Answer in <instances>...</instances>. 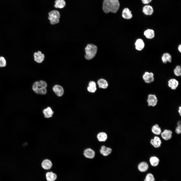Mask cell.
Listing matches in <instances>:
<instances>
[{
    "label": "cell",
    "instance_id": "cell-1",
    "mask_svg": "<svg viewBox=\"0 0 181 181\" xmlns=\"http://www.w3.org/2000/svg\"><path fill=\"white\" fill-rule=\"evenodd\" d=\"M120 6L118 0H104L103 4V11L106 13L111 12L116 13Z\"/></svg>",
    "mask_w": 181,
    "mask_h": 181
},
{
    "label": "cell",
    "instance_id": "cell-10",
    "mask_svg": "<svg viewBox=\"0 0 181 181\" xmlns=\"http://www.w3.org/2000/svg\"><path fill=\"white\" fill-rule=\"evenodd\" d=\"M33 55L34 61L38 63L42 62L44 58V55L40 51L34 53Z\"/></svg>",
    "mask_w": 181,
    "mask_h": 181
},
{
    "label": "cell",
    "instance_id": "cell-25",
    "mask_svg": "<svg viewBox=\"0 0 181 181\" xmlns=\"http://www.w3.org/2000/svg\"><path fill=\"white\" fill-rule=\"evenodd\" d=\"M54 6L56 8H62L66 5V3L64 0H56Z\"/></svg>",
    "mask_w": 181,
    "mask_h": 181
},
{
    "label": "cell",
    "instance_id": "cell-33",
    "mask_svg": "<svg viewBox=\"0 0 181 181\" xmlns=\"http://www.w3.org/2000/svg\"><path fill=\"white\" fill-rule=\"evenodd\" d=\"M152 0H141L142 3L145 5H147L151 3Z\"/></svg>",
    "mask_w": 181,
    "mask_h": 181
},
{
    "label": "cell",
    "instance_id": "cell-14",
    "mask_svg": "<svg viewBox=\"0 0 181 181\" xmlns=\"http://www.w3.org/2000/svg\"><path fill=\"white\" fill-rule=\"evenodd\" d=\"M161 59L162 62L164 64H166L167 62L171 63L172 61L171 56L168 53H164L161 57Z\"/></svg>",
    "mask_w": 181,
    "mask_h": 181
},
{
    "label": "cell",
    "instance_id": "cell-24",
    "mask_svg": "<svg viewBox=\"0 0 181 181\" xmlns=\"http://www.w3.org/2000/svg\"><path fill=\"white\" fill-rule=\"evenodd\" d=\"M97 83L100 88H106L108 86L107 81L103 79H100L99 80Z\"/></svg>",
    "mask_w": 181,
    "mask_h": 181
},
{
    "label": "cell",
    "instance_id": "cell-29",
    "mask_svg": "<svg viewBox=\"0 0 181 181\" xmlns=\"http://www.w3.org/2000/svg\"><path fill=\"white\" fill-rule=\"evenodd\" d=\"M7 60L6 58L3 56H0V67H4L7 65Z\"/></svg>",
    "mask_w": 181,
    "mask_h": 181
},
{
    "label": "cell",
    "instance_id": "cell-9",
    "mask_svg": "<svg viewBox=\"0 0 181 181\" xmlns=\"http://www.w3.org/2000/svg\"><path fill=\"white\" fill-rule=\"evenodd\" d=\"M122 15L123 18L126 19H130L133 17L131 12L128 8H124L122 11Z\"/></svg>",
    "mask_w": 181,
    "mask_h": 181
},
{
    "label": "cell",
    "instance_id": "cell-32",
    "mask_svg": "<svg viewBox=\"0 0 181 181\" xmlns=\"http://www.w3.org/2000/svg\"><path fill=\"white\" fill-rule=\"evenodd\" d=\"M178 126L176 128L175 131L176 133L178 134H179L181 132V121H179L177 122Z\"/></svg>",
    "mask_w": 181,
    "mask_h": 181
},
{
    "label": "cell",
    "instance_id": "cell-6",
    "mask_svg": "<svg viewBox=\"0 0 181 181\" xmlns=\"http://www.w3.org/2000/svg\"><path fill=\"white\" fill-rule=\"evenodd\" d=\"M157 97L155 95L149 94L148 95L147 102L149 106H155L157 104Z\"/></svg>",
    "mask_w": 181,
    "mask_h": 181
},
{
    "label": "cell",
    "instance_id": "cell-30",
    "mask_svg": "<svg viewBox=\"0 0 181 181\" xmlns=\"http://www.w3.org/2000/svg\"><path fill=\"white\" fill-rule=\"evenodd\" d=\"M174 74L176 76H179L181 75V68L180 65H177L173 70Z\"/></svg>",
    "mask_w": 181,
    "mask_h": 181
},
{
    "label": "cell",
    "instance_id": "cell-3",
    "mask_svg": "<svg viewBox=\"0 0 181 181\" xmlns=\"http://www.w3.org/2000/svg\"><path fill=\"white\" fill-rule=\"evenodd\" d=\"M85 58L87 60L92 59L95 56L97 52V47L93 44H88L85 48Z\"/></svg>",
    "mask_w": 181,
    "mask_h": 181
},
{
    "label": "cell",
    "instance_id": "cell-20",
    "mask_svg": "<svg viewBox=\"0 0 181 181\" xmlns=\"http://www.w3.org/2000/svg\"><path fill=\"white\" fill-rule=\"evenodd\" d=\"M112 151V149L106 147L105 146H102L100 150V153L104 156H106L110 154Z\"/></svg>",
    "mask_w": 181,
    "mask_h": 181
},
{
    "label": "cell",
    "instance_id": "cell-15",
    "mask_svg": "<svg viewBox=\"0 0 181 181\" xmlns=\"http://www.w3.org/2000/svg\"><path fill=\"white\" fill-rule=\"evenodd\" d=\"M178 84V81L174 78L170 79L168 81V85L169 87L173 90L176 89Z\"/></svg>",
    "mask_w": 181,
    "mask_h": 181
},
{
    "label": "cell",
    "instance_id": "cell-28",
    "mask_svg": "<svg viewBox=\"0 0 181 181\" xmlns=\"http://www.w3.org/2000/svg\"><path fill=\"white\" fill-rule=\"evenodd\" d=\"M152 131L154 134L157 135L160 134L161 133V128L157 124H156L152 126Z\"/></svg>",
    "mask_w": 181,
    "mask_h": 181
},
{
    "label": "cell",
    "instance_id": "cell-2",
    "mask_svg": "<svg viewBox=\"0 0 181 181\" xmlns=\"http://www.w3.org/2000/svg\"><path fill=\"white\" fill-rule=\"evenodd\" d=\"M47 83L43 80L35 82L32 86L33 90L36 93L41 95L46 94L47 93Z\"/></svg>",
    "mask_w": 181,
    "mask_h": 181
},
{
    "label": "cell",
    "instance_id": "cell-4",
    "mask_svg": "<svg viewBox=\"0 0 181 181\" xmlns=\"http://www.w3.org/2000/svg\"><path fill=\"white\" fill-rule=\"evenodd\" d=\"M48 15V18L51 24H55L59 22L60 15L58 11L56 10L52 11L49 13Z\"/></svg>",
    "mask_w": 181,
    "mask_h": 181
},
{
    "label": "cell",
    "instance_id": "cell-27",
    "mask_svg": "<svg viewBox=\"0 0 181 181\" xmlns=\"http://www.w3.org/2000/svg\"><path fill=\"white\" fill-rule=\"evenodd\" d=\"M159 161V159L156 156H152L150 159V162L151 165L153 166L158 165Z\"/></svg>",
    "mask_w": 181,
    "mask_h": 181
},
{
    "label": "cell",
    "instance_id": "cell-16",
    "mask_svg": "<svg viewBox=\"0 0 181 181\" xmlns=\"http://www.w3.org/2000/svg\"><path fill=\"white\" fill-rule=\"evenodd\" d=\"M172 132L171 131L166 129L161 133L162 137L165 140H167L171 138L172 137Z\"/></svg>",
    "mask_w": 181,
    "mask_h": 181
},
{
    "label": "cell",
    "instance_id": "cell-7",
    "mask_svg": "<svg viewBox=\"0 0 181 181\" xmlns=\"http://www.w3.org/2000/svg\"><path fill=\"white\" fill-rule=\"evenodd\" d=\"M134 44L135 49L138 51L142 50L145 46L144 41L140 38H139L136 40Z\"/></svg>",
    "mask_w": 181,
    "mask_h": 181
},
{
    "label": "cell",
    "instance_id": "cell-18",
    "mask_svg": "<svg viewBox=\"0 0 181 181\" xmlns=\"http://www.w3.org/2000/svg\"><path fill=\"white\" fill-rule=\"evenodd\" d=\"M150 143L154 147L157 148L160 146L161 141L159 137L155 136L153 139L151 140Z\"/></svg>",
    "mask_w": 181,
    "mask_h": 181
},
{
    "label": "cell",
    "instance_id": "cell-34",
    "mask_svg": "<svg viewBox=\"0 0 181 181\" xmlns=\"http://www.w3.org/2000/svg\"><path fill=\"white\" fill-rule=\"evenodd\" d=\"M178 51L180 52H181V44H179L178 47Z\"/></svg>",
    "mask_w": 181,
    "mask_h": 181
},
{
    "label": "cell",
    "instance_id": "cell-8",
    "mask_svg": "<svg viewBox=\"0 0 181 181\" xmlns=\"http://www.w3.org/2000/svg\"><path fill=\"white\" fill-rule=\"evenodd\" d=\"M53 90L55 94L58 97L62 96L64 93V89L62 86L59 85H55Z\"/></svg>",
    "mask_w": 181,
    "mask_h": 181
},
{
    "label": "cell",
    "instance_id": "cell-11",
    "mask_svg": "<svg viewBox=\"0 0 181 181\" xmlns=\"http://www.w3.org/2000/svg\"><path fill=\"white\" fill-rule=\"evenodd\" d=\"M143 13L146 15H151L154 12L153 7L151 5H146L144 6L142 8Z\"/></svg>",
    "mask_w": 181,
    "mask_h": 181
},
{
    "label": "cell",
    "instance_id": "cell-19",
    "mask_svg": "<svg viewBox=\"0 0 181 181\" xmlns=\"http://www.w3.org/2000/svg\"><path fill=\"white\" fill-rule=\"evenodd\" d=\"M46 177L47 181H55L57 178V176L52 172H49L46 173Z\"/></svg>",
    "mask_w": 181,
    "mask_h": 181
},
{
    "label": "cell",
    "instance_id": "cell-12",
    "mask_svg": "<svg viewBox=\"0 0 181 181\" xmlns=\"http://www.w3.org/2000/svg\"><path fill=\"white\" fill-rule=\"evenodd\" d=\"M144 34L146 38L149 39L153 38L155 35L154 31L151 29H148L146 30L144 32Z\"/></svg>",
    "mask_w": 181,
    "mask_h": 181
},
{
    "label": "cell",
    "instance_id": "cell-31",
    "mask_svg": "<svg viewBox=\"0 0 181 181\" xmlns=\"http://www.w3.org/2000/svg\"><path fill=\"white\" fill-rule=\"evenodd\" d=\"M144 181H155V178L152 174L149 173L147 175Z\"/></svg>",
    "mask_w": 181,
    "mask_h": 181
},
{
    "label": "cell",
    "instance_id": "cell-35",
    "mask_svg": "<svg viewBox=\"0 0 181 181\" xmlns=\"http://www.w3.org/2000/svg\"><path fill=\"white\" fill-rule=\"evenodd\" d=\"M181 106H180L179 108V110H178V112L179 113V115H181Z\"/></svg>",
    "mask_w": 181,
    "mask_h": 181
},
{
    "label": "cell",
    "instance_id": "cell-26",
    "mask_svg": "<svg viewBox=\"0 0 181 181\" xmlns=\"http://www.w3.org/2000/svg\"><path fill=\"white\" fill-rule=\"evenodd\" d=\"M98 140L100 142H104L107 139V134L104 132L99 133L97 136Z\"/></svg>",
    "mask_w": 181,
    "mask_h": 181
},
{
    "label": "cell",
    "instance_id": "cell-17",
    "mask_svg": "<svg viewBox=\"0 0 181 181\" xmlns=\"http://www.w3.org/2000/svg\"><path fill=\"white\" fill-rule=\"evenodd\" d=\"M41 165L43 169L48 170L51 168L52 166V164L50 160L46 159L43 161Z\"/></svg>",
    "mask_w": 181,
    "mask_h": 181
},
{
    "label": "cell",
    "instance_id": "cell-21",
    "mask_svg": "<svg viewBox=\"0 0 181 181\" xmlns=\"http://www.w3.org/2000/svg\"><path fill=\"white\" fill-rule=\"evenodd\" d=\"M43 113L44 117L46 118H49L52 117L54 113L51 108L50 107H48L43 110Z\"/></svg>",
    "mask_w": 181,
    "mask_h": 181
},
{
    "label": "cell",
    "instance_id": "cell-13",
    "mask_svg": "<svg viewBox=\"0 0 181 181\" xmlns=\"http://www.w3.org/2000/svg\"><path fill=\"white\" fill-rule=\"evenodd\" d=\"M84 156L87 158L93 159L95 156V152L94 150L90 148L85 149L83 152Z\"/></svg>",
    "mask_w": 181,
    "mask_h": 181
},
{
    "label": "cell",
    "instance_id": "cell-5",
    "mask_svg": "<svg viewBox=\"0 0 181 181\" xmlns=\"http://www.w3.org/2000/svg\"><path fill=\"white\" fill-rule=\"evenodd\" d=\"M154 74L153 73L146 72L143 75V78L146 83H149L154 81Z\"/></svg>",
    "mask_w": 181,
    "mask_h": 181
},
{
    "label": "cell",
    "instance_id": "cell-23",
    "mask_svg": "<svg viewBox=\"0 0 181 181\" xmlns=\"http://www.w3.org/2000/svg\"><path fill=\"white\" fill-rule=\"evenodd\" d=\"M88 91L90 93H94L97 90L96 84L94 81H91L89 83L88 86L87 88Z\"/></svg>",
    "mask_w": 181,
    "mask_h": 181
},
{
    "label": "cell",
    "instance_id": "cell-22",
    "mask_svg": "<svg viewBox=\"0 0 181 181\" xmlns=\"http://www.w3.org/2000/svg\"><path fill=\"white\" fill-rule=\"evenodd\" d=\"M149 168V165L147 163L143 162L140 163L138 166V170L141 172H145Z\"/></svg>",
    "mask_w": 181,
    "mask_h": 181
}]
</instances>
